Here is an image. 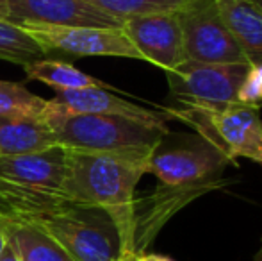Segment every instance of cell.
I'll return each instance as SVG.
<instances>
[{
  "instance_id": "obj_1",
  "label": "cell",
  "mask_w": 262,
  "mask_h": 261,
  "mask_svg": "<svg viewBox=\"0 0 262 261\" xmlns=\"http://www.w3.org/2000/svg\"><path fill=\"white\" fill-rule=\"evenodd\" d=\"M154 150L79 152L66 150V195L111 216L125 258L136 256V188Z\"/></svg>"
},
{
  "instance_id": "obj_2",
  "label": "cell",
  "mask_w": 262,
  "mask_h": 261,
  "mask_svg": "<svg viewBox=\"0 0 262 261\" xmlns=\"http://www.w3.org/2000/svg\"><path fill=\"white\" fill-rule=\"evenodd\" d=\"M43 118L52 127L59 147L79 152L154 150L168 134L166 124L143 122L120 115L70 113L50 101Z\"/></svg>"
},
{
  "instance_id": "obj_3",
  "label": "cell",
  "mask_w": 262,
  "mask_h": 261,
  "mask_svg": "<svg viewBox=\"0 0 262 261\" xmlns=\"http://www.w3.org/2000/svg\"><path fill=\"white\" fill-rule=\"evenodd\" d=\"M54 238L73 261H123L120 233L105 211L68 204L29 220Z\"/></svg>"
},
{
  "instance_id": "obj_4",
  "label": "cell",
  "mask_w": 262,
  "mask_h": 261,
  "mask_svg": "<svg viewBox=\"0 0 262 261\" xmlns=\"http://www.w3.org/2000/svg\"><path fill=\"white\" fill-rule=\"evenodd\" d=\"M175 116L196 127L202 138L221 150L232 163L237 157L262 165V120L259 108L239 104H184Z\"/></svg>"
},
{
  "instance_id": "obj_5",
  "label": "cell",
  "mask_w": 262,
  "mask_h": 261,
  "mask_svg": "<svg viewBox=\"0 0 262 261\" xmlns=\"http://www.w3.org/2000/svg\"><path fill=\"white\" fill-rule=\"evenodd\" d=\"M184 139L171 143L164 136L150 156L146 174L156 175L166 188L210 190L217 185V174L232 161L202 136Z\"/></svg>"
},
{
  "instance_id": "obj_6",
  "label": "cell",
  "mask_w": 262,
  "mask_h": 261,
  "mask_svg": "<svg viewBox=\"0 0 262 261\" xmlns=\"http://www.w3.org/2000/svg\"><path fill=\"white\" fill-rule=\"evenodd\" d=\"M175 13L182 31L186 59L200 63L250 65L225 25L216 0H184Z\"/></svg>"
},
{
  "instance_id": "obj_7",
  "label": "cell",
  "mask_w": 262,
  "mask_h": 261,
  "mask_svg": "<svg viewBox=\"0 0 262 261\" xmlns=\"http://www.w3.org/2000/svg\"><path fill=\"white\" fill-rule=\"evenodd\" d=\"M248 66L186 59L164 73L169 91L180 104L220 106L237 102V90Z\"/></svg>"
},
{
  "instance_id": "obj_8",
  "label": "cell",
  "mask_w": 262,
  "mask_h": 261,
  "mask_svg": "<svg viewBox=\"0 0 262 261\" xmlns=\"http://www.w3.org/2000/svg\"><path fill=\"white\" fill-rule=\"evenodd\" d=\"M38 45L49 52L72 54L75 57L105 56L145 61L121 27H50L21 25Z\"/></svg>"
},
{
  "instance_id": "obj_9",
  "label": "cell",
  "mask_w": 262,
  "mask_h": 261,
  "mask_svg": "<svg viewBox=\"0 0 262 261\" xmlns=\"http://www.w3.org/2000/svg\"><path fill=\"white\" fill-rule=\"evenodd\" d=\"M6 20L20 27H121L118 20L84 0H7Z\"/></svg>"
},
{
  "instance_id": "obj_10",
  "label": "cell",
  "mask_w": 262,
  "mask_h": 261,
  "mask_svg": "<svg viewBox=\"0 0 262 261\" xmlns=\"http://www.w3.org/2000/svg\"><path fill=\"white\" fill-rule=\"evenodd\" d=\"M121 29L141 52L143 59L164 72H169L186 61L182 31L175 11L130 18L123 22Z\"/></svg>"
},
{
  "instance_id": "obj_11",
  "label": "cell",
  "mask_w": 262,
  "mask_h": 261,
  "mask_svg": "<svg viewBox=\"0 0 262 261\" xmlns=\"http://www.w3.org/2000/svg\"><path fill=\"white\" fill-rule=\"evenodd\" d=\"M54 106L70 113H88V115H120L143 122L166 124L162 113L152 111L130 101L111 93L105 88H86V90H62L55 91L50 98Z\"/></svg>"
},
{
  "instance_id": "obj_12",
  "label": "cell",
  "mask_w": 262,
  "mask_h": 261,
  "mask_svg": "<svg viewBox=\"0 0 262 261\" xmlns=\"http://www.w3.org/2000/svg\"><path fill=\"white\" fill-rule=\"evenodd\" d=\"M216 6L248 63H262V13L248 0H216Z\"/></svg>"
},
{
  "instance_id": "obj_13",
  "label": "cell",
  "mask_w": 262,
  "mask_h": 261,
  "mask_svg": "<svg viewBox=\"0 0 262 261\" xmlns=\"http://www.w3.org/2000/svg\"><path fill=\"white\" fill-rule=\"evenodd\" d=\"M57 145L52 127L45 118L0 120V156H25Z\"/></svg>"
},
{
  "instance_id": "obj_14",
  "label": "cell",
  "mask_w": 262,
  "mask_h": 261,
  "mask_svg": "<svg viewBox=\"0 0 262 261\" xmlns=\"http://www.w3.org/2000/svg\"><path fill=\"white\" fill-rule=\"evenodd\" d=\"M7 242L16 249L21 261H73L54 238L29 220H7Z\"/></svg>"
},
{
  "instance_id": "obj_15",
  "label": "cell",
  "mask_w": 262,
  "mask_h": 261,
  "mask_svg": "<svg viewBox=\"0 0 262 261\" xmlns=\"http://www.w3.org/2000/svg\"><path fill=\"white\" fill-rule=\"evenodd\" d=\"M25 75L32 81L45 83L47 86L54 88L55 91L62 90H86V88H105L113 90L104 81H98L91 77L90 73H84L82 70L75 68L73 65L59 59H36L32 63L24 65Z\"/></svg>"
},
{
  "instance_id": "obj_16",
  "label": "cell",
  "mask_w": 262,
  "mask_h": 261,
  "mask_svg": "<svg viewBox=\"0 0 262 261\" xmlns=\"http://www.w3.org/2000/svg\"><path fill=\"white\" fill-rule=\"evenodd\" d=\"M49 101L20 83L0 81V120L43 118Z\"/></svg>"
},
{
  "instance_id": "obj_17",
  "label": "cell",
  "mask_w": 262,
  "mask_h": 261,
  "mask_svg": "<svg viewBox=\"0 0 262 261\" xmlns=\"http://www.w3.org/2000/svg\"><path fill=\"white\" fill-rule=\"evenodd\" d=\"M45 56L47 52L24 27L0 16V59L24 66Z\"/></svg>"
},
{
  "instance_id": "obj_18",
  "label": "cell",
  "mask_w": 262,
  "mask_h": 261,
  "mask_svg": "<svg viewBox=\"0 0 262 261\" xmlns=\"http://www.w3.org/2000/svg\"><path fill=\"white\" fill-rule=\"evenodd\" d=\"M84 2L91 4L98 11L109 14L123 25V22L145 14L173 13L182 6L184 0H84Z\"/></svg>"
},
{
  "instance_id": "obj_19",
  "label": "cell",
  "mask_w": 262,
  "mask_h": 261,
  "mask_svg": "<svg viewBox=\"0 0 262 261\" xmlns=\"http://www.w3.org/2000/svg\"><path fill=\"white\" fill-rule=\"evenodd\" d=\"M237 102L252 108L262 106V63L250 65L237 90Z\"/></svg>"
},
{
  "instance_id": "obj_20",
  "label": "cell",
  "mask_w": 262,
  "mask_h": 261,
  "mask_svg": "<svg viewBox=\"0 0 262 261\" xmlns=\"http://www.w3.org/2000/svg\"><path fill=\"white\" fill-rule=\"evenodd\" d=\"M0 261H21V258L16 252V249L7 242L6 247H4V251H2V254H0Z\"/></svg>"
},
{
  "instance_id": "obj_21",
  "label": "cell",
  "mask_w": 262,
  "mask_h": 261,
  "mask_svg": "<svg viewBox=\"0 0 262 261\" xmlns=\"http://www.w3.org/2000/svg\"><path fill=\"white\" fill-rule=\"evenodd\" d=\"M132 261H173L168 256H162V254H150V252H139L136 254Z\"/></svg>"
},
{
  "instance_id": "obj_22",
  "label": "cell",
  "mask_w": 262,
  "mask_h": 261,
  "mask_svg": "<svg viewBox=\"0 0 262 261\" xmlns=\"http://www.w3.org/2000/svg\"><path fill=\"white\" fill-rule=\"evenodd\" d=\"M7 220L6 216H0V254H2L4 247L7 244Z\"/></svg>"
},
{
  "instance_id": "obj_23",
  "label": "cell",
  "mask_w": 262,
  "mask_h": 261,
  "mask_svg": "<svg viewBox=\"0 0 262 261\" xmlns=\"http://www.w3.org/2000/svg\"><path fill=\"white\" fill-rule=\"evenodd\" d=\"M0 216H6V218H14V216L11 215L9 209H7L6 206H4V202H2V200H0Z\"/></svg>"
},
{
  "instance_id": "obj_24",
  "label": "cell",
  "mask_w": 262,
  "mask_h": 261,
  "mask_svg": "<svg viewBox=\"0 0 262 261\" xmlns=\"http://www.w3.org/2000/svg\"><path fill=\"white\" fill-rule=\"evenodd\" d=\"M248 2L252 4V6L259 11V13H262V0H248Z\"/></svg>"
},
{
  "instance_id": "obj_25",
  "label": "cell",
  "mask_w": 262,
  "mask_h": 261,
  "mask_svg": "<svg viewBox=\"0 0 262 261\" xmlns=\"http://www.w3.org/2000/svg\"><path fill=\"white\" fill-rule=\"evenodd\" d=\"M6 2L7 0H0V16L6 18Z\"/></svg>"
},
{
  "instance_id": "obj_26",
  "label": "cell",
  "mask_w": 262,
  "mask_h": 261,
  "mask_svg": "<svg viewBox=\"0 0 262 261\" xmlns=\"http://www.w3.org/2000/svg\"><path fill=\"white\" fill-rule=\"evenodd\" d=\"M253 261H262V242H260V247H259V251H257V254H255V258H253Z\"/></svg>"
},
{
  "instance_id": "obj_27",
  "label": "cell",
  "mask_w": 262,
  "mask_h": 261,
  "mask_svg": "<svg viewBox=\"0 0 262 261\" xmlns=\"http://www.w3.org/2000/svg\"><path fill=\"white\" fill-rule=\"evenodd\" d=\"M132 258H134V256H132ZM132 258H127V259H123V261H132Z\"/></svg>"
}]
</instances>
